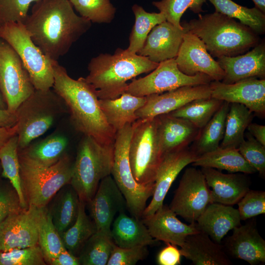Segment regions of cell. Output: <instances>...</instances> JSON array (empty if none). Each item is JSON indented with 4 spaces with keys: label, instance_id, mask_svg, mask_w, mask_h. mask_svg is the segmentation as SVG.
<instances>
[{
    "label": "cell",
    "instance_id": "obj_18",
    "mask_svg": "<svg viewBox=\"0 0 265 265\" xmlns=\"http://www.w3.org/2000/svg\"><path fill=\"white\" fill-rule=\"evenodd\" d=\"M211 97L209 84L188 85L146 96L145 104L136 112L138 119H148L168 114L193 100Z\"/></svg>",
    "mask_w": 265,
    "mask_h": 265
},
{
    "label": "cell",
    "instance_id": "obj_3",
    "mask_svg": "<svg viewBox=\"0 0 265 265\" xmlns=\"http://www.w3.org/2000/svg\"><path fill=\"white\" fill-rule=\"evenodd\" d=\"M181 24L202 40L212 57L243 54L260 42L249 27L216 11Z\"/></svg>",
    "mask_w": 265,
    "mask_h": 265
},
{
    "label": "cell",
    "instance_id": "obj_54",
    "mask_svg": "<svg viewBox=\"0 0 265 265\" xmlns=\"http://www.w3.org/2000/svg\"><path fill=\"white\" fill-rule=\"evenodd\" d=\"M17 134L16 124L11 127L0 128V150L3 145L13 136Z\"/></svg>",
    "mask_w": 265,
    "mask_h": 265
},
{
    "label": "cell",
    "instance_id": "obj_8",
    "mask_svg": "<svg viewBox=\"0 0 265 265\" xmlns=\"http://www.w3.org/2000/svg\"><path fill=\"white\" fill-rule=\"evenodd\" d=\"M134 126V122L127 124L116 132L111 175L125 199L130 212L132 216L140 219L148 199L154 193L155 183L142 185L138 184L132 175L129 162V148Z\"/></svg>",
    "mask_w": 265,
    "mask_h": 265
},
{
    "label": "cell",
    "instance_id": "obj_14",
    "mask_svg": "<svg viewBox=\"0 0 265 265\" xmlns=\"http://www.w3.org/2000/svg\"><path fill=\"white\" fill-rule=\"evenodd\" d=\"M41 208L28 205L10 214L0 225V251L38 244Z\"/></svg>",
    "mask_w": 265,
    "mask_h": 265
},
{
    "label": "cell",
    "instance_id": "obj_17",
    "mask_svg": "<svg viewBox=\"0 0 265 265\" xmlns=\"http://www.w3.org/2000/svg\"><path fill=\"white\" fill-rule=\"evenodd\" d=\"M197 157L198 155L189 147L163 155L157 173L152 199L146 207L142 217L153 214L162 206L165 197L179 174Z\"/></svg>",
    "mask_w": 265,
    "mask_h": 265
},
{
    "label": "cell",
    "instance_id": "obj_12",
    "mask_svg": "<svg viewBox=\"0 0 265 265\" xmlns=\"http://www.w3.org/2000/svg\"><path fill=\"white\" fill-rule=\"evenodd\" d=\"M212 80L203 73L193 76L184 74L179 69L175 58H172L159 63L157 68L145 77L133 80L128 84L125 93L146 97L182 86L209 84Z\"/></svg>",
    "mask_w": 265,
    "mask_h": 265
},
{
    "label": "cell",
    "instance_id": "obj_5",
    "mask_svg": "<svg viewBox=\"0 0 265 265\" xmlns=\"http://www.w3.org/2000/svg\"><path fill=\"white\" fill-rule=\"evenodd\" d=\"M114 160V143L101 144L84 135L78 146L70 185L80 200L87 204L101 181L111 175Z\"/></svg>",
    "mask_w": 265,
    "mask_h": 265
},
{
    "label": "cell",
    "instance_id": "obj_47",
    "mask_svg": "<svg viewBox=\"0 0 265 265\" xmlns=\"http://www.w3.org/2000/svg\"><path fill=\"white\" fill-rule=\"evenodd\" d=\"M40 0H0V26L14 22L24 23L31 3Z\"/></svg>",
    "mask_w": 265,
    "mask_h": 265
},
{
    "label": "cell",
    "instance_id": "obj_39",
    "mask_svg": "<svg viewBox=\"0 0 265 265\" xmlns=\"http://www.w3.org/2000/svg\"><path fill=\"white\" fill-rule=\"evenodd\" d=\"M132 11L135 16V22L130 35L129 45L127 49L132 53H137L152 29L166 20L162 13L148 12L136 4L132 6Z\"/></svg>",
    "mask_w": 265,
    "mask_h": 265
},
{
    "label": "cell",
    "instance_id": "obj_31",
    "mask_svg": "<svg viewBox=\"0 0 265 265\" xmlns=\"http://www.w3.org/2000/svg\"><path fill=\"white\" fill-rule=\"evenodd\" d=\"M51 201L52 203L47 209L53 224L60 235L75 222L80 199L75 190L69 184L61 188Z\"/></svg>",
    "mask_w": 265,
    "mask_h": 265
},
{
    "label": "cell",
    "instance_id": "obj_42",
    "mask_svg": "<svg viewBox=\"0 0 265 265\" xmlns=\"http://www.w3.org/2000/svg\"><path fill=\"white\" fill-rule=\"evenodd\" d=\"M80 16L91 23L108 24L113 20L116 8L109 0H69Z\"/></svg>",
    "mask_w": 265,
    "mask_h": 265
},
{
    "label": "cell",
    "instance_id": "obj_44",
    "mask_svg": "<svg viewBox=\"0 0 265 265\" xmlns=\"http://www.w3.org/2000/svg\"><path fill=\"white\" fill-rule=\"evenodd\" d=\"M38 245L21 249L0 251V265H46Z\"/></svg>",
    "mask_w": 265,
    "mask_h": 265
},
{
    "label": "cell",
    "instance_id": "obj_21",
    "mask_svg": "<svg viewBox=\"0 0 265 265\" xmlns=\"http://www.w3.org/2000/svg\"><path fill=\"white\" fill-rule=\"evenodd\" d=\"M176 216L169 207L163 205L153 214L143 217L142 221L155 239L182 247L188 235L200 231L196 222L188 225Z\"/></svg>",
    "mask_w": 265,
    "mask_h": 265
},
{
    "label": "cell",
    "instance_id": "obj_37",
    "mask_svg": "<svg viewBox=\"0 0 265 265\" xmlns=\"http://www.w3.org/2000/svg\"><path fill=\"white\" fill-rule=\"evenodd\" d=\"M0 160L2 168V177L10 181L18 195L21 207L23 208H27L21 185L17 134L11 137L1 148Z\"/></svg>",
    "mask_w": 265,
    "mask_h": 265
},
{
    "label": "cell",
    "instance_id": "obj_23",
    "mask_svg": "<svg viewBox=\"0 0 265 265\" xmlns=\"http://www.w3.org/2000/svg\"><path fill=\"white\" fill-rule=\"evenodd\" d=\"M227 238L225 246L229 253L251 265L265 262V240L260 236L255 220H250L233 229Z\"/></svg>",
    "mask_w": 265,
    "mask_h": 265
},
{
    "label": "cell",
    "instance_id": "obj_16",
    "mask_svg": "<svg viewBox=\"0 0 265 265\" xmlns=\"http://www.w3.org/2000/svg\"><path fill=\"white\" fill-rule=\"evenodd\" d=\"M175 59L179 69L186 75L203 73L216 81H221L224 77V71L208 52L204 43L187 30Z\"/></svg>",
    "mask_w": 265,
    "mask_h": 265
},
{
    "label": "cell",
    "instance_id": "obj_50",
    "mask_svg": "<svg viewBox=\"0 0 265 265\" xmlns=\"http://www.w3.org/2000/svg\"><path fill=\"white\" fill-rule=\"evenodd\" d=\"M158 253L157 261L159 265H178L181 264L182 254L177 245L169 242Z\"/></svg>",
    "mask_w": 265,
    "mask_h": 265
},
{
    "label": "cell",
    "instance_id": "obj_51",
    "mask_svg": "<svg viewBox=\"0 0 265 265\" xmlns=\"http://www.w3.org/2000/svg\"><path fill=\"white\" fill-rule=\"evenodd\" d=\"M50 265H80L79 258L67 249L61 252L56 257L47 262Z\"/></svg>",
    "mask_w": 265,
    "mask_h": 265
},
{
    "label": "cell",
    "instance_id": "obj_9",
    "mask_svg": "<svg viewBox=\"0 0 265 265\" xmlns=\"http://www.w3.org/2000/svg\"><path fill=\"white\" fill-rule=\"evenodd\" d=\"M159 117L138 119L129 148V159L132 175L139 184L155 183L162 155L159 143Z\"/></svg>",
    "mask_w": 265,
    "mask_h": 265
},
{
    "label": "cell",
    "instance_id": "obj_25",
    "mask_svg": "<svg viewBox=\"0 0 265 265\" xmlns=\"http://www.w3.org/2000/svg\"><path fill=\"white\" fill-rule=\"evenodd\" d=\"M159 143L163 156L171 151L188 147L200 131L189 121L168 114L158 116Z\"/></svg>",
    "mask_w": 265,
    "mask_h": 265
},
{
    "label": "cell",
    "instance_id": "obj_32",
    "mask_svg": "<svg viewBox=\"0 0 265 265\" xmlns=\"http://www.w3.org/2000/svg\"><path fill=\"white\" fill-rule=\"evenodd\" d=\"M191 164L193 166L225 170L230 173L248 174L257 172L236 148L219 147L213 151L198 156Z\"/></svg>",
    "mask_w": 265,
    "mask_h": 265
},
{
    "label": "cell",
    "instance_id": "obj_40",
    "mask_svg": "<svg viewBox=\"0 0 265 265\" xmlns=\"http://www.w3.org/2000/svg\"><path fill=\"white\" fill-rule=\"evenodd\" d=\"M223 101L209 97L192 101L168 114L189 121L201 130L211 120Z\"/></svg>",
    "mask_w": 265,
    "mask_h": 265
},
{
    "label": "cell",
    "instance_id": "obj_41",
    "mask_svg": "<svg viewBox=\"0 0 265 265\" xmlns=\"http://www.w3.org/2000/svg\"><path fill=\"white\" fill-rule=\"evenodd\" d=\"M38 244L47 262L66 249L52 220L47 206L42 208L38 226Z\"/></svg>",
    "mask_w": 265,
    "mask_h": 265
},
{
    "label": "cell",
    "instance_id": "obj_30",
    "mask_svg": "<svg viewBox=\"0 0 265 265\" xmlns=\"http://www.w3.org/2000/svg\"><path fill=\"white\" fill-rule=\"evenodd\" d=\"M68 144V140L64 135H53L18 149V155L33 164L47 167L57 163L66 154Z\"/></svg>",
    "mask_w": 265,
    "mask_h": 265
},
{
    "label": "cell",
    "instance_id": "obj_19",
    "mask_svg": "<svg viewBox=\"0 0 265 265\" xmlns=\"http://www.w3.org/2000/svg\"><path fill=\"white\" fill-rule=\"evenodd\" d=\"M96 231L110 233L116 214L124 212L125 199L111 175L103 179L87 203Z\"/></svg>",
    "mask_w": 265,
    "mask_h": 265
},
{
    "label": "cell",
    "instance_id": "obj_52",
    "mask_svg": "<svg viewBox=\"0 0 265 265\" xmlns=\"http://www.w3.org/2000/svg\"><path fill=\"white\" fill-rule=\"evenodd\" d=\"M247 129L249 133L259 143L265 146V126L251 123Z\"/></svg>",
    "mask_w": 265,
    "mask_h": 265
},
{
    "label": "cell",
    "instance_id": "obj_11",
    "mask_svg": "<svg viewBox=\"0 0 265 265\" xmlns=\"http://www.w3.org/2000/svg\"><path fill=\"white\" fill-rule=\"evenodd\" d=\"M35 89L28 73L17 52L0 37V92L6 108L15 113L20 105Z\"/></svg>",
    "mask_w": 265,
    "mask_h": 265
},
{
    "label": "cell",
    "instance_id": "obj_1",
    "mask_svg": "<svg viewBox=\"0 0 265 265\" xmlns=\"http://www.w3.org/2000/svg\"><path fill=\"white\" fill-rule=\"evenodd\" d=\"M91 23L75 12L69 0H40L23 24L43 53L57 61L90 29Z\"/></svg>",
    "mask_w": 265,
    "mask_h": 265
},
{
    "label": "cell",
    "instance_id": "obj_13",
    "mask_svg": "<svg viewBox=\"0 0 265 265\" xmlns=\"http://www.w3.org/2000/svg\"><path fill=\"white\" fill-rule=\"evenodd\" d=\"M212 203L211 190L201 170L193 167L186 168L169 208L177 215L192 223Z\"/></svg>",
    "mask_w": 265,
    "mask_h": 265
},
{
    "label": "cell",
    "instance_id": "obj_49",
    "mask_svg": "<svg viewBox=\"0 0 265 265\" xmlns=\"http://www.w3.org/2000/svg\"><path fill=\"white\" fill-rule=\"evenodd\" d=\"M22 208L18 195L13 187H0V225L10 214Z\"/></svg>",
    "mask_w": 265,
    "mask_h": 265
},
{
    "label": "cell",
    "instance_id": "obj_56",
    "mask_svg": "<svg viewBox=\"0 0 265 265\" xmlns=\"http://www.w3.org/2000/svg\"><path fill=\"white\" fill-rule=\"evenodd\" d=\"M0 108L2 109H6V105L4 101L1 94L0 92Z\"/></svg>",
    "mask_w": 265,
    "mask_h": 265
},
{
    "label": "cell",
    "instance_id": "obj_29",
    "mask_svg": "<svg viewBox=\"0 0 265 265\" xmlns=\"http://www.w3.org/2000/svg\"><path fill=\"white\" fill-rule=\"evenodd\" d=\"M146 97L127 93L113 99H99L100 106L108 124L116 131L138 120L136 111L146 102Z\"/></svg>",
    "mask_w": 265,
    "mask_h": 265
},
{
    "label": "cell",
    "instance_id": "obj_36",
    "mask_svg": "<svg viewBox=\"0 0 265 265\" xmlns=\"http://www.w3.org/2000/svg\"><path fill=\"white\" fill-rule=\"evenodd\" d=\"M85 204L80 200L75 222L60 235L65 248L77 257L87 240L96 231L94 221L90 219L85 212Z\"/></svg>",
    "mask_w": 265,
    "mask_h": 265
},
{
    "label": "cell",
    "instance_id": "obj_7",
    "mask_svg": "<svg viewBox=\"0 0 265 265\" xmlns=\"http://www.w3.org/2000/svg\"><path fill=\"white\" fill-rule=\"evenodd\" d=\"M19 158L21 185L28 206L46 207L61 188L70 183L74 162L67 154L47 167Z\"/></svg>",
    "mask_w": 265,
    "mask_h": 265
},
{
    "label": "cell",
    "instance_id": "obj_24",
    "mask_svg": "<svg viewBox=\"0 0 265 265\" xmlns=\"http://www.w3.org/2000/svg\"><path fill=\"white\" fill-rule=\"evenodd\" d=\"M201 170L211 190L212 202L234 205L250 189V181L243 174H225L211 167Z\"/></svg>",
    "mask_w": 265,
    "mask_h": 265
},
{
    "label": "cell",
    "instance_id": "obj_4",
    "mask_svg": "<svg viewBox=\"0 0 265 265\" xmlns=\"http://www.w3.org/2000/svg\"><path fill=\"white\" fill-rule=\"evenodd\" d=\"M159 63L117 48L113 54L102 53L91 59L85 80L96 90L99 99H113L125 93L127 81L152 71Z\"/></svg>",
    "mask_w": 265,
    "mask_h": 265
},
{
    "label": "cell",
    "instance_id": "obj_48",
    "mask_svg": "<svg viewBox=\"0 0 265 265\" xmlns=\"http://www.w3.org/2000/svg\"><path fill=\"white\" fill-rule=\"evenodd\" d=\"M148 253L147 246L123 248L115 244L106 265H134L144 259Z\"/></svg>",
    "mask_w": 265,
    "mask_h": 265
},
{
    "label": "cell",
    "instance_id": "obj_35",
    "mask_svg": "<svg viewBox=\"0 0 265 265\" xmlns=\"http://www.w3.org/2000/svg\"><path fill=\"white\" fill-rule=\"evenodd\" d=\"M215 11L230 18L237 19L258 35L265 32V13L256 6L248 8L232 0H209Z\"/></svg>",
    "mask_w": 265,
    "mask_h": 265
},
{
    "label": "cell",
    "instance_id": "obj_22",
    "mask_svg": "<svg viewBox=\"0 0 265 265\" xmlns=\"http://www.w3.org/2000/svg\"><path fill=\"white\" fill-rule=\"evenodd\" d=\"M224 71L221 81L231 84L250 78H265V42L263 41L250 51L234 56H222L216 60Z\"/></svg>",
    "mask_w": 265,
    "mask_h": 265
},
{
    "label": "cell",
    "instance_id": "obj_28",
    "mask_svg": "<svg viewBox=\"0 0 265 265\" xmlns=\"http://www.w3.org/2000/svg\"><path fill=\"white\" fill-rule=\"evenodd\" d=\"M112 223L111 236L114 243L119 247L148 246L158 241L151 236L142 220L128 216L124 212H119Z\"/></svg>",
    "mask_w": 265,
    "mask_h": 265
},
{
    "label": "cell",
    "instance_id": "obj_6",
    "mask_svg": "<svg viewBox=\"0 0 265 265\" xmlns=\"http://www.w3.org/2000/svg\"><path fill=\"white\" fill-rule=\"evenodd\" d=\"M62 99L50 89H35L15 111L18 149L44 134L66 110Z\"/></svg>",
    "mask_w": 265,
    "mask_h": 265
},
{
    "label": "cell",
    "instance_id": "obj_45",
    "mask_svg": "<svg viewBox=\"0 0 265 265\" xmlns=\"http://www.w3.org/2000/svg\"><path fill=\"white\" fill-rule=\"evenodd\" d=\"M238 149L244 159L262 177L265 176V146L262 145L249 133Z\"/></svg>",
    "mask_w": 265,
    "mask_h": 265
},
{
    "label": "cell",
    "instance_id": "obj_55",
    "mask_svg": "<svg viewBox=\"0 0 265 265\" xmlns=\"http://www.w3.org/2000/svg\"><path fill=\"white\" fill-rule=\"evenodd\" d=\"M256 7L265 13V0H252Z\"/></svg>",
    "mask_w": 265,
    "mask_h": 265
},
{
    "label": "cell",
    "instance_id": "obj_53",
    "mask_svg": "<svg viewBox=\"0 0 265 265\" xmlns=\"http://www.w3.org/2000/svg\"><path fill=\"white\" fill-rule=\"evenodd\" d=\"M17 122L15 113H13L7 108H0V128L11 127L14 126Z\"/></svg>",
    "mask_w": 265,
    "mask_h": 265
},
{
    "label": "cell",
    "instance_id": "obj_33",
    "mask_svg": "<svg viewBox=\"0 0 265 265\" xmlns=\"http://www.w3.org/2000/svg\"><path fill=\"white\" fill-rule=\"evenodd\" d=\"M230 103L223 102L208 123L200 130L191 149L198 156L218 148L225 132Z\"/></svg>",
    "mask_w": 265,
    "mask_h": 265
},
{
    "label": "cell",
    "instance_id": "obj_43",
    "mask_svg": "<svg viewBox=\"0 0 265 265\" xmlns=\"http://www.w3.org/2000/svg\"><path fill=\"white\" fill-rule=\"evenodd\" d=\"M206 0H160L152 2L165 16L167 21L179 28L183 27L181 24V19L184 12L189 9L195 14L203 11L202 6Z\"/></svg>",
    "mask_w": 265,
    "mask_h": 265
},
{
    "label": "cell",
    "instance_id": "obj_15",
    "mask_svg": "<svg viewBox=\"0 0 265 265\" xmlns=\"http://www.w3.org/2000/svg\"><path fill=\"white\" fill-rule=\"evenodd\" d=\"M211 97L229 103H238L259 116L265 114V79L250 78L231 84L212 80Z\"/></svg>",
    "mask_w": 265,
    "mask_h": 265
},
{
    "label": "cell",
    "instance_id": "obj_2",
    "mask_svg": "<svg viewBox=\"0 0 265 265\" xmlns=\"http://www.w3.org/2000/svg\"><path fill=\"white\" fill-rule=\"evenodd\" d=\"M53 89L63 100L75 129L101 144L113 143L116 132L106 121L96 90L85 78H71L57 61L53 60Z\"/></svg>",
    "mask_w": 265,
    "mask_h": 265
},
{
    "label": "cell",
    "instance_id": "obj_27",
    "mask_svg": "<svg viewBox=\"0 0 265 265\" xmlns=\"http://www.w3.org/2000/svg\"><path fill=\"white\" fill-rule=\"evenodd\" d=\"M181 248L182 256L195 265L232 264L223 246L201 231L188 235Z\"/></svg>",
    "mask_w": 265,
    "mask_h": 265
},
{
    "label": "cell",
    "instance_id": "obj_20",
    "mask_svg": "<svg viewBox=\"0 0 265 265\" xmlns=\"http://www.w3.org/2000/svg\"><path fill=\"white\" fill-rule=\"evenodd\" d=\"M187 30L180 29L165 21L156 26L148 35L137 54L159 63L175 58Z\"/></svg>",
    "mask_w": 265,
    "mask_h": 265
},
{
    "label": "cell",
    "instance_id": "obj_10",
    "mask_svg": "<svg viewBox=\"0 0 265 265\" xmlns=\"http://www.w3.org/2000/svg\"><path fill=\"white\" fill-rule=\"evenodd\" d=\"M0 37L17 52L35 89L46 90L53 88V60L34 44L23 23L10 22L0 25Z\"/></svg>",
    "mask_w": 265,
    "mask_h": 265
},
{
    "label": "cell",
    "instance_id": "obj_46",
    "mask_svg": "<svg viewBox=\"0 0 265 265\" xmlns=\"http://www.w3.org/2000/svg\"><path fill=\"white\" fill-rule=\"evenodd\" d=\"M241 220L265 213V192L249 189L237 203Z\"/></svg>",
    "mask_w": 265,
    "mask_h": 265
},
{
    "label": "cell",
    "instance_id": "obj_34",
    "mask_svg": "<svg viewBox=\"0 0 265 265\" xmlns=\"http://www.w3.org/2000/svg\"><path fill=\"white\" fill-rule=\"evenodd\" d=\"M253 113L243 105L230 103L221 148H238L244 139V132L252 122Z\"/></svg>",
    "mask_w": 265,
    "mask_h": 265
},
{
    "label": "cell",
    "instance_id": "obj_26",
    "mask_svg": "<svg viewBox=\"0 0 265 265\" xmlns=\"http://www.w3.org/2000/svg\"><path fill=\"white\" fill-rule=\"evenodd\" d=\"M238 209L219 203L210 204L196 222L200 231L220 243L223 237L235 227L241 225Z\"/></svg>",
    "mask_w": 265,
    "mask_h": 265
},
{
    "label": "cell",
    "instance_id": "obj_38",
    "mask_svg": "<svg viewBox=\"0 0 265 265\" xmlns=\"http://www.w3.org/2000/svg\"><path fill=\"white\" fill-rule=\"evenodd\" d=\"M114 245L111 234L96 231L87 240L78 256L80 265H106Z\"/></svg>",
    "mask_w": 265,
    "mask_h": 265
}]
</instances>
